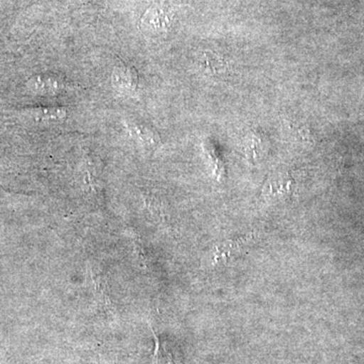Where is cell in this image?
<instances>
[{
    "label": "cell",
    "mask_w": 364,
    "mask_h": 364,
    "mask_svg": "<svg viewBox=\"0 0 364 364\" xmlns=\"http://www.w3.org/2000/svg\"><path fill=\"white\" fill-rule=\"evenodd\" d=\"M294 181L287 173H277L268 177L263 188V195L275 200H286L293 195Z\"/></svg>",
    "instance_id": "obj_1"
},
{
    "label": "cell",
    "mask_w": 364,
    "mask_h": 364,
    "mask_svg": "<svg viewBox=\"0 0 364 364\" xmlns=\"http://www.w3.org/2000/svg\"><path fill=\"white\" fill-rule=\"evenodd\" d=\"M112 83L121 92H134L138 87V73L133 67L121 64L114 68Z\"/></svg>",
    "instance_id": "obj_2"
},
{
    "label": "cell",
    "mask_w": 364,
    "mask_h": 364,
    "mask_svg": "<svg viewBox=\"0 0 364 364\" xmlns=\"http://www.w3.org/2000/svg\"><path fill=\"white\" fill-rule=\"evenodd\" d=\"M245 239H233V240H228L224 242L222 245L218 246L215 250V259L217 261H225L228 262L232 258L236 257L239 253L242 252L244 247Z\"/></svg>",
    "instance_id": "obj_3"
},
{
    "label": "cell",
    "mask_w": 364,
    "mask_h": 364,
    "mask_svg": "<svg viewBox=\"0 0 364 364\" xmlns=\"http://www.w3.org/2000/svg\"><path fill=\"white\" fill-rule=\"evenodd\" d=\"M153 364H181L176 354L169 348L168 345L160 342L157 337Z\"/></svg>",
    "instance_id": "obj_4"
},
{
    "label": "cell",
    "mask_w": 364,
    "mask_h": 364,
    "mask_svg": "<svg viewBox=\"0 0 364 364\" xmlns=\"http://www.w3.org/2000/svg\"><path fill=\"white\" fill-rule=\"evenodd\" d=\"M203 58L200 61V65L203 70L210 74H219L227 71L228 63L220 55L208 53L203 55Z\"/></svg>",
    "instance_id": "obj_5"
},
{
    "label": "cell",
    "mask_w": 364,
    "mask_h": 364,
    "mask_svg": "<svg viewBox=\"0 0 364 364\" xmlns=\"http://www.w3.org/2000/svg\"><path fill=\"white\" fill-rule=\"evenodd\" d=\"M133 130L138 138L148 147H156L158 143H159V136L157 135L156 132L153 130L152 128H149V127L136 126Z\"/></svg>",
    "instance_id": "obj_6"
},
{
    "label": "cell",
    "mask_w": 364,
    "mask_h": 364,
    "mask_svg": "<svg viewBox=\"0 0 364 364\" xmlns=\"http://www.w3.org/2000/svg\"><path fill=\"white\" fill-rule=\"evenodd\" d=\"M33 112L41 119H62L66 117V109H59V107L38 109Z\"/></svg>",
    "instance_id": "obj_7"
}]
</instances>
